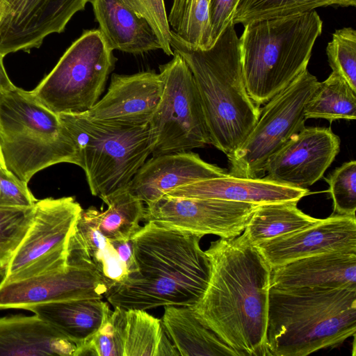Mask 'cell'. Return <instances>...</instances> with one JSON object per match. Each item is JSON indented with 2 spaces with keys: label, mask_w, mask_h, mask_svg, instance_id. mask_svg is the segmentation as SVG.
Listing matches in <instances>:
<instances>
[{
  "label": "cell",
  "mask_w": 356,
  "mask_h": 356,
  "mask_svg": "<svg viewBox=\"0 0 356 356\" xmlns=\"http://www.w3.org/2000/svg\"><path fill=\"white\" fill-rule=\"evenodd\" d=\"M325 179L333 201L332 214L355 215L356 161L343 163Z\"/></svg>",
  "instance_id": "cell-35"
},
{
  "label": "cell",
  "mask_w": 356,
  "mask_h": 356,
  "mask_svg": "<svg viewBox=\"0 0 356 356\" xmlns=\"http://www.w3.org/2000/svg\"><path fill=\"white\" fill-rule=\"evenodd\" d=\"M209 0H173L168 16L171 33L191 48L211 47Z\"/></svg>",
  "instance_id": "cell-30"
},
{
  "label": "cell",
  "mask_w": 356,
  "mask_h": 356,
  "mask_svg": "<svg viewBox=\"0 0 356 356\" xmlns=\"http://www.w3.org/2000/svg\"><path fill=\"white\" fill-rule=\"evenodd\" d=\"M0 168H6L5 161L3 159V154H2V151H1V145H0Z\"/></svg>",
  "instance_id": "cell-41"
},
{
  "label": "cell",
  "mask_w": 356,
  "mask_h": 356,
  "mask_svg": "<svg viewBox=\"0 0 356 356\" xmlns=\"http://www.w3.org/2000/svg\"><path fill=\"white\" fill-rule=\"evenodd\" d=\"M4 55L0 53V93L7 92L17 88L9 79L3 65Z\"/></svg>",
  "instance_id": "cell-40"
},
{
  "label": "cell",
  "mask_w": 356,
  "mask_h": 356,
  "mask_svg": "<svg viewBox=\"0 0 356 356\" xmlns=\"http://www.w3.org/2000/svg\"><path fill=\"white\" fill-rule=\"evenodd\" d=\"M97 209H82L71 232L70 238L79 246L97 268L108 289L124 281L128 275L112 241L100 231Z\"/></svg>",
  "instance_id": "cell-25"
},
{
  "label": "cell",
  "mask_w": 356,
  "mask_h": 356,
  "mask_svg": "<svg viewBox=\"0 0 356 356\" xmlns=\"http://www.w3.org/2000/svg\"><path fill=\"white\" fill-rule=\"evenodd\" d=\"M33 206L0 205V275L6 267L31 222Z\"/></svg>",
  "instance_id": "cell-32"
},
{
  "label": "cell",
  "mask_w": 356,
  "mask_h": 356,
  "mask_svg": "<svg viewBox=\"0 0 356 356\" xmlns=\"http://www.w3.org/2000/svg\"><path fill=\"white\" fill-rule=\"evenodd\" d=\"M0 145L6 168L26 184L55 164L81 165L76 143L58 114L17 87L0 93Z\"/></svg>",
  "instance_id": "cell-6"
},
{
  "label": "cell",
  "mask_w": 356,
  "mask_h": 356,
  "mask_svg": "<svg viewBox=\"0 0 356 356\" xmlns=\"http://www.w3.org/2000/svg\"><path fill=\"white\" fill-rule=\"evenodd\" d=\"M77 346L37 315L0 316V355L75 356Z\"/></svg>",
  "instance_id": "cell-22"
},
{
  "label": "cell",
  "mask_w": 356,
  "mask_h": 356,
  "mask_svg": "<svg viewBox=\"0 0 356 356\" xmlns=\"http://www.w3.org/2000/svg\"><path fill=\"white\" fill-rule=\"evenodd\" d=\"M134 8L151 24L168 56H173L170 47L171 30L166 15L164 0H129Z\"/></svg>",
  "instance_id": "cell-36"
},
{
  "label": "cell",
  "mask_w": 356,
  "mask_h": 356,
  "mask_svg": "<svg viewBox=\"0 0 356 356\" xmlns=\"http://www.w3.org/2000/svg\"><path fill=\"white\" fill-rule=\"evenodd\" d=\"M108 290L92 261L70 252L67 264L32 277L0 282V309H23L74 299H102Z\"/></svg>",
  "instance_id": "cell-12"
},
{
  "label": "cell",
  "mask_w": 356,
  "mask_h": 356,
  "mask_svg": "<svg viewBox=\"0 0 356 356\" xmlns=\"http://www.w3.org/2000/svg\"><path fill=\"white\" fill-rule=\"evenodd\" d=\"M254 247L271 268L323 253H356V217L332 214L315 225Z\"/></svg>",
  "instance_id": "cell-16"
},
{
  "label": "cell",
  "mask_w": 356,
  "mask_h": 356,
  "mask_svg": "<svg viewBox=\"0 0 356 356\" xmlns=\"http://www.w3.org/2000/svg\"><path fill=\"white\" fill-rule=\"evenodd\" d=\"M211 275L194 307L236 356H269L266 330L272 268L241 234L211 243Z\"/></svg>",
  "instance_id": "cell-1"
},
{
  "label": "cell",
  "mask_w": 356,
  "mask_h": 356,
  "mask_svg": "<svg viewBox=\"0 0 356 356\" xmlns=\"http://www.w3.org/2000/svg\"><path fill=\"white\" fill-rule=\"evenodd\" d=\"M305 119H356V91L339 74L332 72L319 82L305 106Z\"/></svg>",
  "instance_id": "cell-28"
},
{
  "label": "cell",
  "mask_w": 356,
  "mask_h": 356,
  "mask_svg": "<svg viewBox=\"0 0 356 356\" xmlns=\"http://www.w3.org/2000/svg\"><path fill=\"white\" fill-rule=\"evenodd\" d=\"M90 0H6L0 20V53L4 56L39 48L44 38L60 33Z\"/></svg>",
  "instance_id": "cell-14"
},
{
  "label": "cell",
  "mask_w": 356,
  "mask_h": 356,
  "mask_svg": "<svg viewBox=\"0 0 356 356\" xmlns=\"http://www.w3.org/2000/svg\"><path fill=\"white\" fill-rule=\"evenodd\" d=\"M356 332V288L276 289L268 293L269 356H306Z\"/></svg>",
  "instance_id": "cell-4"
},
{
  "label": "cell",
  "mask_w": 356,
  "mask_h": 356,
  "mask_svg": "<svg viewBox=\"0 0 356 356\" xmlns=\"http://www.w3.org/2000/svg\"><path fill=\"white\" fill-rule=\"evenodd\" d=\"M102 300L52 302L33 306L27 310L72 341L78 349L92 339L112 312L108 303Z\"/></svg>",
  "instance_id": "cell-23"
},
{
  "label": "cell",
  "mask_w": 356,
  "mask_h": 356,
  "mask_svg": "<svg viewBox=\"0 0 356 356\" xmlns=\"http://www.w3.org/2000/svg\"><path fill=\"white\" fill-rule=\"evenodd\" d=\"M3 5L0 2V20L1 19L3 12Z\"/></svg>",
  "instance_id": "cell-42"
},
{
  "label": "cell",
  "mask_w": 356,
  "mask_h": 356,
  "mask_svg": "<svg viewBox=\"0 0 356 356\" xmlns=\"http://www.w3.org/2000/svg\"><path fill=\"white\" fill-rule=\"evenodd\" d=\"M240 0H209V16L211 27V47L225 29L233 23V15Z\"/></svg>",
  "instance_id": "cell-38"
},
{
  "label": "cell",
  "mask_w": 356,
  "mask_h": 356,
  "mask_svg": "<svg viewBox=\"0 0 356 356\" xmlns=\"http://www.w3.org/2000/svg\"><path fill=\"white\" fill-rule=\"evenodd\" d=\"M81 158L90 193L103 202L128 189L138 170L152 154L149 124L127 125L60 113Z\"/></svg>",
  "instance_id": "cell-7"
},
{
  "label": "cell",
  "mask_w": 356,
  "mask_h": 356,
  "mask_svg": "<svg viewBox=\"0 0 356 356\" xmlns=\"http://www.w3.org/2000/svg\"><path fill=\"white\" fill-rule=\"evenodd\" d=\"M113 51L99 29L84 31L30 93L57 114L88 111L115 68Z\"/></svg>",
  "instance_id": "cell-8"
},
{
  "label": "cell",
  "mask_w": 356,
  "mask_h": 356,
  "mask_svg": "<svg viewBox=\"0 0 356 356\" xmlns=\"http://www.w3.org/2000/svg\"><path fill=\"white\" fill-rule=\"evenodd\" d=\"M319 81L307 69L260 108V115L243 143L227 154L232 176L261 178L269 159L302 130L305 106Z\"/></svg>",
  "instance_id": "cell-9"
},
{
  "label": "cell",
  "mask_w": 356,
  "mask_h": 356,
  "mask_svg": "<svg viewBox=\"0 0 356 356\" xmlns=\"http://www.w3.org/2000/svg\"><path fill=\"white\" fill-rule=\"evenodd\" d=\"M163 88L161 76L154 71L113 74L106 94L91 109L81 114L104 122L148 124L161 100Z\"/></svg>",
  "instance_id": "cell-17"
},
{
  "label": "cell",
  "mask_w": 356,
  "mask_h": 356,
  "mask_svg": "<svg viewBox=\"0 0 356 356\" xmlns=\"http://www.w3.org/2000/svg\"><path fill=\"white\" fill-rule=\"evenodd\" d=\"M229 175L191 151L164 154L147 160L131 180L128 190L144 204L152 202L175 188Z\"/></svg>",
  "instance_id": "cell-18"
},
{
  "label": "cell",
  "mask_w": 356,
  "mask_h": 356,
  "mask_svg": "<svg viewBox=\"0 0 356 356\" xmlns=\"http://www.w3.org/2000/svg\"><path fill=\"white\" fill-rule=\"evenodd\" d=\"M37 201L28 184L7 168H0V205L29 207Z\"/></svg>",
  "instance_id": "cell-37"
},
{
  "label": "cell",
  "mask_w": 356,
  "mask_h": 356,
  "mask_svg": "<svg viewBox=\"0 0 356 356\" xmlns=\"http://www.w3.org/2000/svg\"><path fill=\"white\" fill-rule=\"evenodd\" d=\"M99 31L112 50L141 54L161 49L148 21L129 0H90Z\"/></svg>",
  "instance_id": "cell-21"
},
{
  "label": "cell",
  "mask_w": 356,
  "mask_h": 356,
  "mask_svg": "<svg viewBox=\"0 0 356 356\" xmlns=\"http://www.w3.org/2000/svg\"><path fill=\"white\" fill-rule=\"evenodd\" d=\"M122 262L125 265L128 275L137 271L131 238L129 240L111 241Z\"/></svg>",
  "instance_id": "cell-39"
},
{
  "label": "cell",
  "mask_w": 356,
  "mask_h": 356,
  "mask_svg": "<svg viewBox=\"0 0 356 356\" xmlns=\"http://www.w3.org/2000/svg\"><path fill=\"white\" fill-rule=\"evenodd\" d=\"M337 5L355 6L356 0H240L234 15V24L291 15L316 8Z\"/></svg>",
  "instance_id": "cell-31"
},
{
  "label": "cell",
  "mask_w": 356,
  "mask_h": 356,
  "mask_svg": "<svg viewBox=\"0 0 356 356\" xmlns=\"http://www.w3.org/2000/svg\"><path fill=\"white\" fill-rule=\"evenodd\" d=\"M82 209L74 197L38 200L30 226L1 280L26 279L65 266L69 236Z\"/></svg>",
  "instance_id": "cell-11"
},
{
  "label": "cell",
  "mask_w": 356,
  "mask_h": 356,
  "mask_svg": "<svg viewBox=\"0 0 356 356\" xmlns=\"http://www.w3.org/2000/svg\"><path fill=\"white\" fill-rule=\"evenodd\" d=\"M270 287L356 288V253H323L272 268Z\"/></svg>",
  "instance_id": "cell-20"
},
{
  "label": "cell",
  "mask_w": 356,
  "mask_h": 356,
  "mask_svg": "<svg viewBox=\"0 0 356 356\" xmlns=\"http://www.w3.org/2000/svg\"><path fill=\"white\" fill-rule=\"evenodd\" d=\"M326 53L332 72L356 91V31L351 27L336 30Z\"/></svg>",
  "instance_id": "cell-34"
},
{
  "label": "cell",
  "mask_w": 356,
  "mask_h": 356,
  "mask_svg": "<svg viewBox=\"0 0 356 356\" xmlns=\"http://www.w3.org/2000/svg\"><path fill=\"white\" fill-rule=\"evenodd\" d=\"M145 207L146 222L203 236L241 235L257 204L218 199L163 195Z\"/></svg>",
  "instance_id": "cell-13"
},
{
  "label": "cell",
  "mask_w": 356,
  "mask_h": 356,
  "mask_svg": "<svg viewBox=\"0 0 356 356\" xmlns=\"http://www.w3.org/2000/svg\"><path fill=\"white\" fill-rule=\"evenodd\" d=\"M159 66L163 80L161 100L149 126L152 156L191 151L210 144V136L193 76L177 52Z\"/></svg>",
  "instance_id": "cell-10"
},
{
  "label": "cell",
  "mask_w": 356,
  "mask_h": 356,
  "mask_svg": "<svg viewBox=\"0 0 356 356\" xmlns=\"http://www.w3.org/2000/svg\"><path fill=\"white\" fill-rule=\"evenodd\" d=\"M104 202L107 209L96 211L100 231L111 241L130 239L141 227L140 222L145 219L144 202L128 189L108 197Z\"/></svg>",
  "instance_id": "cell-29"
},
{
  "label": "cell",
  "mask_w": 356,
  "mask_h": 356,
  "mask_svg": "<svg viewBox=\"0 0 356 356\" xmlns=\"http://www.w3.org/2000/svg\"><path fill=\"white\" fill-rule=\"evenodd\" d=\"M230 24L207 49L188 47L171 33L170 47L189 67L200 97L210 144L226 155L237 149L260 115L247 92L240 40Z\"/></svg>",
  "instance_id": "cell-3"
},
{
  "label": "cell",
  "mask_w": 356,
  "mask_h": 356,
  "mask_svg": "<svg viewBox=\"0 0 356 356\" xmlns=\"http://www.w3.org/2000/svg\"><path fill=\"white\" fill-rule=\"evenodd\" d=\"M6 0H0V2L3 5L4 7V3Z\"/></svg>",
  "instance_id": "cell-43"
},
{
  "label": "cell",
  "mask_w": 356,
  "mask_h": 356,
  "mask_svg": "<svg viewBox=\"0 0 356 356\" xmlns=\"http://www.w3.org/2000/svg\"><path fill=\"white\" fill-rule=\"evenodd\" d=\"M340 149V139L330 127H306L268 160L263 178L307 188L318 181Z\"/></svg>",
  "instance_id": "cell-15"
},
{
  "label": "cell",
  "mask_w": 356,
  "mask_h": 356,
  "mask_svg": "<svg viewBox=\"0 0 356 356\" xmlns=\"http://www.w3.org/2000/svg\"><path fill=\"white\" fill-rule=\"evenodd\" d=\"M309 193L300 188L261 178L228 175L196 181L172 189L165 195L223 200L263 204L298 202Z\"/></svg>",
  "instance_id": "cell-19"
},
{
  "label": "cell",
  "mask_w": 356,
  "mask_h": 356,
  "mask_svg": "<svg viewBox=\"0 0 356 356\" xmlns=\"http://www.w3.org/2000/svg\"><path fill=\"white\" fill-rule=\"evenodd\" d=\"M298 202L257 205L242 235L252 245L298 231L320 221L300 210Z\"/></svg>",
  "instance_id": "cell-26"
},
{
  "label": "cell",
  "mask_w": 356,
  "mask_h": 356,
  "mask_svg": "<svg viewBox=\"0 0 356 356\" xmlns=\"http://www.w3.org/2000/svg\"><path fill=\"white\" fill-rule=\"evenodd\" d=\"M202 237L146 222L131 237L137 271L109 288L104 297L124 309L195 307L211 275L210 260L200 245Z\"/></svg>",
  "instance_id": "cell-2"
},
{
  "label": "cell",
  "mask_w": 356,
  "mask_h": 356,
  "mask_svg": "<svg viewBox=\"0 0 356 356\" xmlns=\"http://www.w3.org/2000/svg\"><path fill=\"white\" fill-rule=\"evenodd\" d=\"M322 29L314 10L244 25L239 38L243 75L247 92L258 106L307 69Z\"/></svg>",
  "instance_id": "cell-5"
},
{
  "label": "cell",
  "mask_w": 356,
  "mask_h": 356,
  "mask_svg": "<svg viewBox=\"0 0 356 356\" xmlns=\"http://www.w3.org/2000/svg\"><path fill=\"white\" fill-rule=\"evenodd\" d=\"M108 319L86 344L79 348L75 356H123V331L126 309L114 307Z\"/></svg>",
  "instance_id": "cell-33"
},
{
  "label": "cell",
  "mask_w": 356,
  "mask_h": 356,
  "mask_svg": "<svg viewBox=\"0 0 356 356\" xmlns=\"http://www.w3.org/2000/svg\"><path fill=\"white\" fill-rule=\"evenodd\" d=\"M165 330L182 356H236L205 323L194 307L165 306Z\"/></svg>",
  "instance_id": "cell-24"
},
{
  "label": "cell",
  "mask_w": 356,
  "mask_h": 356,
  "mask_svg": "<svg viewBox=\"0 0 356 356\" xmlns=\"http://www.w3.org/2000/svg\"><path fill=\"white\" fill-rule=\"evenodd\" d=\"M123 356L179 355L162 320L142 309H126Z\"/></svg>",
  "instance_id": "cell-27"
}]
</instances>
